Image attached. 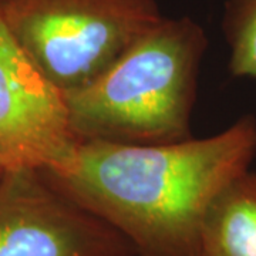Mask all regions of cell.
I'll return each mask as SVG.
<instances>
[{"mask_svg": "<svg viewBox=\"0 0 256 256\" xmlns=\"http://www.w3.org/2000/svg\"><path fill=\"white\" fill-rule=\"evenodd\" d=\"M255 156L256 118L246 114L210 137L171 144L80 141L68 164L43 172L137 256H205L208 210Z\"/></svg>", "mask_w": 256, "mask_h": 256, "instance_id": "cell-1", "label": "cell"}, {"mask_svg": "<svg viewBox=\"0 0 256 256\" xmlns=\"http://www.w3.org/2000/svg\"><path fill=\"white\" fill-rule=\"evenodd\" d=\"M206 48L196 20L164 16L98 77L63 92L76 137L132 146L191 138Z\"/></svg>", "mask_w": 256, "mask_h": 256, "instance_id": "cell-2", "label": "cell"}, {"mask_svg": "<svg viewBox=\"0 0 256 256\" xmlns=\"http://www.w3.org/2000/svg\"><path fill=\"white\" fill-rule=\"evenodd\" d=\"M164 18L156 0H0V20L62 92L92 82Z\"/></svg>", "mask_w": 256, "mask_h": 256, "instance_id": "cell-3", "label": "cell"}, {"mask_svg": "<svg viewBox=\"0 0 256 256\" xmlns=\"http://www.w3.org/2000/svg\"><path fill=\"white\" fill-rule=\"evenodd\" d=\"M0 256H137L108 224L34 168L0 178Z\"/></svg>", "mask_w": 256, "mask_h": 256, "instance_id": "cell-4", "label": "cell"}, {"mask_svg": "<svg viewBox=\"0 0 256 256\" xmlns=\"http://www.w3.org/2000/svg\"><path fill=\"white\" fill-rule=\"evenodd\" d=\"M63 92L47 80L0 20V160L54 172L78 146Z\"/></svg>", "mask_w": 256, "mask_h": 256, "instance_id": "cell-5", "label": "cell"}, {"mask_svg": "<svg viewBox=\"0 0 256 256\" xmlns=\"http://www.w3.org/2000/svg\"><path fill=\"white\" fill-rule=\"evenodd\" d=\"M205 256H256V172L236 176L214 201L204 222Z\"/></svg>", "mask_w": 256, "mask_h": 256, "instance_id": "cell-6", "label": "cell"}, {"mask_svg": "<svg viewBox=\"0 0 256 256\" xmlns=\"http://www.w3.org/2000/svg\"><path fill=\"white\" fill-rule=\"evenodd\" d=\"M222 32L234 77L256 78V0H225Z\"/></svg>", "mask_w": 256, "mask_h": 256, "instance_id": "cell-7", "label": "cell"}, {"mask_svg": "<svg viewBox=\"0 0 256 256\" xmlns=\"http://www.w3.org/2000/svg\"><path fill=\"white\" fill-rule=\"evenodd\" d=\"M6 170H8V166H6V164L0 160V178L3 176V174L6 172Z\"/></svg>", "mask_w": 256, "mask_h": 256, "instance_id": "cell-8", "label": "cell"}]
</instances>
